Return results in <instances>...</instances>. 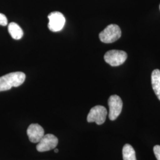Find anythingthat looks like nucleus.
<instances>
[{
    "instance_id": "obj_4",
    "label": "nucleus",
    "mask_w": 160,
    "mask_h": 160,
    "mask_svg": "<svg viewBox=\"0 0 160 160\" xmlns=\"http://www.w3.org/2000/svg\"><path fill=\"white\" fill-rule=\"evenodd\" d=\"M108 114L107 109L102 106H96L91 109L87 116V120L89 123L96 122L98 125L103 124Z\"/></svg>"
},
{
    "instance_id": "obj_11",
    "label": "nucleus",
    "mask_w": 160,
    "mask_h": 160,
    "mask_svg": "<svg viewBox=\"0 0 160 160\" xmlns=\"http://www.w3.org/2000/svg\"><path fill=\"white\" fill-rule=\"evenodd\" d=\"M123 160H137L135 151L129 144H125L122 149Z\"/></svg>"
},
{
    "instance_id": "obj_5",
    "label": "nucleus",
    "mask_w": 160,
    "mask_h": 160,
    "mask_svg": "<svg viewBox=\"0 0 160 160\" xmlns=\"http://www.w3.org/2000/svg\"><path fill=\"white\" fill-rule=\"evenodd\" d=\"M109 107V118L110 120H116L120 115L122 110L123 102L118 95H112L108 100Z\"/></svg>"
},
{
    "instance_id": "obj_14",
    "label": "nucleus",
    "mask_w": 160,
    "mask_h": 160,
    "mask_svg": "<svg viewBox=\"0 0 160 160\" xmlns=\"http://www.w3.org/2000/svg\"><path fill=\"white\" fill-rule=\"evenodd\" d=\"M55 151V153H58V149L57 148H55V151Z\"/></svg>"
},
{
    "instance_id": "obj_15",
    "label": "nucleus",
    "mask_w": 160,
    "mask_h": 160,
    "mask_svg": "<svg viewBox=\"0 0 160 160\" xmlns=\"http://www.w3.org/2000/svg\"></svg>"
},
{
    "instance_id": "obj_3",
    "label": "nucleus",
    "mask_w": 160,
    "mask_h": 160,
    "mask_svg": "<svg viewBox=\"0 0 160 160\" xmlns=\"http://www.w3.org/2000/svg\"><path fill=\"white\" fill-rule=\"evenodd\" d=\"M128 58L126 52L119 50H110L107 52L104 57L106 62L112 67H118L123 64Z\"/></svg>"
},
{
    "instance_id": "obj_10",
    "label": "nucleus",
    "mask_w": 160,
    "mask_h": 160,
    "mask_svg": "<svg viewBox=\"0 0 160 160\" xmlns=\"http://www.w3.org/2000/svg\"><path fill=\"white\" fill-rule=\"evenodd\" d=\"M8 30L12 38L15 40H19L23 36V30L17 23L12 22L8 24Z\"/></svg>"
},
{
    "instance_id": "obj_13",
    "label": "nucleus",
    "mask_w": 160,
    "mask_h": 160,
    "mask_svg": "<svg viewBox=\"0 0 160 160\" xmlns=\"http://www.w3.org/2000/svg\"><path fill=\"white\" fill-rule=\"evenodd\" d=\"M154 152L157 160H160V145H155L154 147Z\"/></svg>"
},
{
    "instance_id": "obj_9",
    "label": "nucleus",
    "mask_w": 160,
    "mask_h": 160,
    "mask_svg": "<svg viewBox=\"0 0 160 160\" xmlns=\"http://www.w3.org/2000/svg\"><path fill=\"white\" fill-rule=\"evenodd\" d=\"M151 83L155 95L160 100V70L155 69L151 74Z\"/></svg>"
},
{
    "instance_id": "obj_2",
    "label": "nucleus",
    "mask_w": 160,
    "mask_h": 160,
    "mask_svg": "<svg viewBox=\"0 0 160 160\" xmlns=\"http://www.w3.org/2000/svg\"><path fill=\"white\" fill-rule=\"evenodd\" d=\"M121 30L116 24H110L99 34L100 40L105 43H111L121 37Z\"/></svg>"
},
{
    "instance_id": "obj_1",
    "label": "nucleus",
    "mask_w": 160,
    "mask_h": 160,
    "mask_svg": "<svg viewBox=\"0 0 160 160\" xmlns=\"http://www.w3.org/2000/svg\"><path fill=\"white\" fill-rule=\"evenodd\" d=\"M26 75L22 72H14L0 77V92L9 90L12 87H17L23 84Z\"/></svg>"
},
{
    "instance_id": "obj_12",
    "label": "nucleus",
    "mask_w": 160,
    "mask_h": 160,
    "mask_svg": "<svg viewBox=\"0 0 160 160\" xmlns=\"http://www.w3.org/2000/svg\"><path fill=\"white\" fill-rule=\"evenodd\" d=\"M8 24L7 18L4 14L0 13V26H6Z\"/></svg>"
},
{
    "instance_id": "obj_8",
    "label": "nucleus",
    "mask_w": 160,
    "mask_h": 160,
    "mask_svg": "<svg viewBox=\"0 0 160 160\" xmlns=\"http://www.w3.org/2000/svg\"><path fill=\"white\" fill-rule=\"evenodd\" d=\"M27 134L32 143H38L45 135V131L42 126L37 123H32L28 127Z\"/></svg>"
},
{
    "instance_id": "obj_7",
    "label": "nucleus",
    "mask_w": 160,
    "mask_h": 160,
    "mask_svg": "<svg viewBox=\"0 0 160 160\" xmlns=\"http://www.w3.org/2000/svg\"><path fill=\"white\" fill-rule=\"evenodd\" d=\"M58 143V139L52 134H46L40 139L36 146L39 152H45L55 148Z\"/></svg>"
},
{
    "instance_id": "obj_6",
    "label": "nucleus",
    "mask_w": 160,
    "mask_h": 160,
    "mask_svg": "<svg viewBox=\"0 0 160 160\" xmlns=\"http://www.w3.org/2000/svg\"><path fill=\"white\" fill-rule=\"evenodd\" d=\"M48 28L54 32L61 31L65 24V18L63 14L58 12H52L48 16Z\"/></svg>"
}]
</instances>
